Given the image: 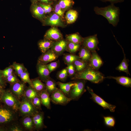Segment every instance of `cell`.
<instances>
[{
	"instance_id": "25",
	"label": "cell",
	"mask_w": 131,
	"mask_h": 131,
	"mask_svg": "<svg viewBox=\"0 0 131 131\" xmlns=\"http://www.w3.org/2000/svg\"><path fill=\"white\" fill-rule=\"evenodd\" d=\"M32 87L37 91L41 92L46 89L45 84L39 78H36L31 81Z\"/></svg>"
},
{
	"instance_id": "19",
	"label": "cell",
	"mask_w": 131,
	"mask_h": 131,
	"mask_svg": "<svg viewBox=\"0 0 131 131\" xmlns=\"http://www.w3.org/2000/svg\"><path fill=\"white\" fill-rule=\"evenodd\" d=\"M78 16V13L76 10L70 9L66 12L65 19L66 23L70 24L74 23L77 20Z\"/></svg>"
},
{
	"instance_id": "37",
	"label": "cell",
	"mask_w": 131,
	"mask_h": 131,
	"mask_svg": "<svg viewBox=\"0 0 131 131\" xmlns=\"http://www.w3.org/2000/svg\"><path fill=\"white\" fill-rule=\"evenodd\" d=\"M26 97L30 99H33L36 97L38 96L37 92L32 88H28L25 92Z\"/></svg>"
},
{
	"instance_id": "34",
	"label": "cell",
	"mask_w": 131,
	"mask_h": 131,
	"mask_svg": "<svg viewBox=\"0 0 131 131\" xmlns=\"http://www.w3.org/2000/svg\"><path fill=\"white\" fill-rule=\"evenodd\" d=\"M19 76L24 82L27 83L32 87L31 80L29 78V73L27 70L21 74Z\"/></svg>"
},
{
	"instance_id": "6",
	"label": "cell",
	"mask_w": 131,
	"mask_h": 131,
	"mask_svg": "<svg viewBox=\"0 0 131 131\" xmlns=\"http://www.w3.org/2000/svg\"><path fill=\"white\" fill-rule=\"evenodd\" d=\"M44 25L64 27L65 25L63 19L55 13H52L45 18L42 21Z\"/></svg>"
},
{
	"instance_id": "52",
	"label": "cell",
	"mask_w": 131,
	"mask_h": 131,
	"mask_svg": "<svg viewBox=\"0 0 131 131\" xmlns=\"http://www.w3.org/2000/svg\"><path fill=\"white\" fill-rule=\"evenodd\" d=\"M53 1H57L58 0H52Z\"/></svg>"
},
{
	"instance_id": "22",
	"label": "cell",
	"mask_w": 131,
	"mask_h": 131,
	"mask_svg": "<svg viewBox=\"0 0 131 131\" xmlns=\"http://www.w3.org/2000/svg\"><path fill=\"white\" fill-rule=\"evenodd\" d=\"M45 82L46 90L50 95L58 89L57 87V82L50 78Z\"/></svg>"
},
{
	"instance_id": "9",
	"label": "cell",
	"mask_w": 131,
	"mask_h": 131,
	"mask_svg": "<svg viewBox=\"0 0 131 131\" xmlns=\"http://www.w3.org/2000/svg\"><path fill=\"white\" fill-rule=\"evenodd\" d=\"M58 57L57 55L51 49H49L40 57L38 63L46 65L49 62L54 61Z\"/></svg>"
},
{
	"instance_id": "42",
	"label": "cell",
	"mask_w": 131,
	"mask_h": 131,
	"mask_svg": "<svg viewBox=\"0 0 131 131\" xmlns=\"http://www.w3.org/2000/svg\"><path fill=\"white\" fill-rule=\"evenodd\" d=\"M6 78L8 82L10 83H14L18 82L17 79L14 73Z\"/></svg>"
},
{
	"instance_id": "29",
	"label": "cell",
	"mask_w": 131,
	"mask_h": 131,
	"mask_svg": "<svg viewBox=\"0 0 131 131\" xmlns=\"http://www.w3.org/2000/svg\"><path fill=\"white\" fill-rule=\"evenodd\" d=\"M123 50L124 54V57L122 62L116 68V70L120 71H122L126 73L127 74L130 75L129 73L128 64L124 53L123 48Z\"/></svg>"
},
{
	"instance_id": "43",
	"label": "cell",
	"mask_w": 131,
	"mask_h": 131,
	"mask_svg": "<svg viewBox=\"0 0 131 131\" xmlns=\"http://www.w3.org/2000/svg\"><path fill=\"white\" fill-rule=\"evenodd\" d=\"M68 65L67 68L69 75L70 76L74 75L75 74V68L74 65L72 64Z\"/></svg>"
},
{
	"instance_id": "4",
	"label": "cell",
	"mask_w": 131,
	"mask_h": 131,
	"mask_svg": "<svg viewBox=\"0 0 131 131\" xmlns=\"http://www.w3.org/2000/svg\"><path fill=\"white\" fill-rule=\"evenodd\" d=\"M87 89L91 94V98L95 102L102 106L104 109H108L112 112H114L116 106L109 104L99 96L95 93L93 90L90 87L87 86Z\"/></svg>"
},
{
	"instance_id": "39",
	"label": "cell",
	"mask_w": 131,
	"mask_h": 131,
	"mask_svg": "<svg viewBox=\"0 0 131 131\" xmlns=\"http://www.w3.org/2000/svg\"><path fill=\"white\" fill-rule=\"evenodd\" d=\"M23 123L25 127L28 129L32 128L34 124L33 119L29 117H26L24 119Z\"/></svg>"
},
{
	"instance_id": "41",
	"label": "cell",
	"mask_w": 131,
	"mask_h": 131,
	"mask_svg": "<svg viewBox=\"0 0 131 131\" xmlns=\"http://www.w3.org/2000/svg\"><path fill=\"white\" fill-rule=\"evenodd\" d=\"M58 64L57 62H52L46 65L50 73L57 68Z\"/></svg>"
},
{
	"instance_id": "14",
	"label": "cell",
	"mask_w": 131,
	"mask_h": 131,
	"mask_svg": "<svg viewBox=\"0 0 131 131\" xmlns=\"http://www.w3.org/2000/svg\"><path fill=\"white\" fill-rule=\"evenodd\" d=\"M13 117V113L11 110L5 108H0V123L8 122L12 119Z\"/></svg>"
},
{
	"instance_id": "10",
	"label": "cell",
	"mask_w": 131,
	"mask_h": 131,
	"mask_svg": "<svg viewBox=\"0 0 131 131\" xmlns=\"http://www.w3.org/2000/svg\"><path fill=\"white\" fill-rule=\"evenodd\" d=\"M62 35L59 30L55 26H53L49 29L44 36L45 39H47L56 41L62 39Z\"/></svg>"
},
{
	"instance_id": "8",
	"label": "cell",
	"mask_w": 131,
	"mask_h": 131,
	"mask_svg": "<svg viewBox=\"0 0 131 131\" xmlns=\"http://www.w3.org/2000/svg\"><path fill=\"white\" fill-rule=\"evenodd\" d=\"M33 16L36 18L42 21L45 18V14L38 2H33L31 7Z\"/></svg>"
},
{
	"instance_id": "24",
	"label": "cell",
	"mask_w": 131,
	"mask_h": 131,
	"mask_svg": "<svg viewBox=\"0 0 131 131\" xmlns=\"http://www.w3.org/2000/svg\"><path fill=\"white\" fill-rule=\"evenodd\" d=\"M25 88V85L23 83L17 82L14 83L12 87L13 92L18 97L22 95Z\"/></svg>"
},
{
	"instance_id": "3",
	"label": "cell",
	"mask_w": 131,
	"mask_h": 131,
	"mask_svg": "<svg viewBox=\"0 0 131 131\" xmlns=\"http://www.w3.org/2000/svg\"><path fill=\"white\" fill-rule=\"evenodd\" d=\"M78 80L71 87L68 96L72 100H78L86 91L85 89V80Z\"/></svg>"
},
{
	"instance_id": "33",
	"label": "cell",
	"mask_w": 131,
	"mask_h": 131,
	"mask_svg": "<svg viewBox=\"0 0 131 131\" xmlns=\"http://www.w3.org/2000/svg\"><path fill=\"white\" fill-rule=\"evenodd\" d=\"M80 45L81 44L75 43L68 41L67 50L71 53H75L79 49Z\"/></svg>"
},
{
	"instance_id": "49",
	"label": "cell",
	"mask_w": 131,
	"mask_h": 131,
	"mask_svg": "<svg viewBox=\"0 0 131 131\" xmlns=\"http://www.w3.org/2000/svg\"><path fill=\"white\" fill-rule=\"evenodd\" d=\"M11 130V131H21V130L20 128L17 127H14L12 128Z\"/></svg>"
},
{
	"instance_id": "26",
	"label": "cell",
	"mask_w": 131,
	"mask_h": 131,
	"mask_svg": "<svg viewBox=\"0 0 131 131\" xmlns=\"http://www.w3.org/2000/svg\"><path fill=\"white\" fill-rule=\"evenodd\" d=\"M79 55L82 60L85 62L89 61L91 56L90 51L83 46L81 48Z\"/></svg>"
},
{
	"instance_id": "31",
	"label": "cell",
	"mask_w": 131,
	"mask_h": 131,
	"mask_svg": "<svg viewBox=\"0 0 131 131\" xmlns=\"http://www.w3.org/2000/svg\"><path fill=\"white\" fill-rule=\"evenodd\" d=\"M12 66L15 73L19 76L21 74L27 70L23 64L14 62Z\"/></svg>"
},
{
	"instance_id": "11",
	"label": "cell",
	"mask_w": 131,
	"mask_h": 131,
	"mask_svg": "<svg viewBox=\"0 0 131 131\" xmlns=\"http://www.w3.org/2000/svg\"><path fill=\"white\" fill-rule=\"evenodd\" d=\"M68 41L62 39L55 41L51 49L58 56L67 50Z\"/></svg>"
},
{
	"instance_id": "5",
	"label": "cell",
	"mask_w": 131,
	"mask_h": 131,
	"mask_svg": "<svg viewBox=\"0 0 131 131\" xmlns=\"http://www.w3.org/2000/svg\"><path fill=\"white\" fill-rule=\"evenodd\" d=\"M50 98L53 103L61 105H66L72 100L58 89L51 95Z\"/></svg>"
},
{
	"instance_id": "17",
	"label": "cell",
	"mask_w": 131,
	"mask_h": 131,
	"mask_svg": "<svg viewBox=\"0 0 131 131\" xmlns=\"http://www.w3.org/2000/svg\"><path fill=\"white\" fill-rule=\"evenodd\" d=\"M55 41L53 40L44 39L40 41L38 45L39 48L43 53L51 48Z\"/></svg>"
},
{
	"instance_id": "21",
	"label": "cell",
	"mask_w": 131,
	"mask_h": 131,
	"mask_svg": "<svg viewBox=\"0 0 131 131\" xmlns=\"http://www.w3.org/2000/svg\"><path fill=\"white\" fill-rule=\"evenodd\" d=\"M43 114L41 113H36L33 118V122L36 128L41 129L43 126Z\"/></svg>"
},
{
	"instance_id": "47",
	"label": "cell",
	"mask_w": 131,
	"mask_h": 131,
	"mask_svg": "<svg viewBox=\"0 0 131 131\" xmlns=\"http://www.w3.org/2000/svg\"><path fill=\"white\" fill-rule=\"evenodd\" d=\"M39 1L41 3L51 5L53 3L54 1L52 0H39Z\"/></svg>"
},
{
	"instance_id": "18",
	"label": "cell",
	"mask_w": 131,
	"mask_h": 131,
	"mask_svg": "<svg viewBox=\"0 0 131 131\" xmlns=\"http://www.w3.org/2000/svg\"><path fill=\"white\" fill-rule=\"evenodd\" d=\"M41 93L40 98L41 103L47 108L50 109L51 100L49 94L46 89L42 91Z\"/></svg>"
},
{
	"instance_id": "38",
	"label": "cell",
	"mask_w": 131,
	"mask_h": 131,
	"mask_svg": "<svg viewBox=\"0 0 131 131\" xmlns=\"http://www.w3.org/2000/svg\"><path fill=\"white\" fill-rule=\"evenodd\" d=\"M54 13L58 15L62 19L64 18V12L62 10L57 2L55 4L54 8Z\"/></svg>"
},
{
	"instance_id": "28",
	"label": "cell",
	"mask_w": 131,
	"mask_h": 131,
	"mask_svg": "<svg viewBox=\"0 0 131 131\" xmlns=\"http://www.w3.org/2000/svg\"><path fill=\"white\" fill-rule=\"evenodd\" d=\"M67 40L70 42L76 44L82 43L83 38L78 33L69 34L66 36Z\"/></svg>"
},
{
	"instance_id": "1",
	"label": "cell",
	"mask_w": 131,
	"mask_h": 131,
	"mask_svg": "<svg viewBox=\"0 0 131 131\" xmlns=\"http://www.w3.org/2000/svg\"><path fill=\"white\" fill-rule=\"evenodd\" d=\"M94 10L96 14L104 17L113 26L117 25L119 21L120 10L119 8L115 6L114 4L111 3L104 7H95Z\"/></svg>"
},
{
	"instance_id": "32",
	"label": "cell",
	"mask_w": 131,
	"mask_h": 131,
	"mask_svg": "<svg viewBox=\"0 0 131 131\" xmlns=\"http://www.w3.org/2000/svg\"><path fill=\"white\" fill-rule=\"evenodd\" d=\"M79 56L72 54H67L64 57L65 63L68 65L72 64L75 60L80 59Z\"/></svg>"
},
{
	"instance_id": "23",
	"label": "cell",
	"mask_w": 131,
	"mask_h": 131,
	"mask_svg": "<svg viewBox=\"0 0 131 131\" xmlns=\"http://www.w3.org/2000/svg\"><path fill=\"white\" fill-rule=\"evenodd\" d=\"M20 109L22 113L25 114L32 113L35 111V108L33 106L27 101L24 102L22 104Z\"/></svg>"
},
{
	"instance_id": "36",
	"label": "cell",
	"mask_w": 131,
	"mask_h": 131,
	"mask_svg": "<svg viewBox=\"0 0 131 131\" xmlns=\"http://www.w3.org/2000/svg\"><path fill=\"white\" fill-rule=\"evenodd\" d=\"M104 122L105 124L110 127H113L115 124V121L114 118L111 116H104Z\"/></svg>"
},
{
	"instance_id": "35",
	"label": "cell",
	"mask_w": 131,
	"mask_h": 131,
	"mask_svg": "<svg viewBox=\"0 0 131 131\" xmlns=\"http://www.w3.org/2000/svg\"><path fill=\"white\" fill-rule=\"evenodd\" d=\"M14 69L12 65L10 66L4 70H1L3 77L6 78L14 73Z\"/></svg>"
},
{
	"instance_id": "40",
	"label": "cell",
	"mask_w": 131,
	"mask_h": 131,
	"mask_svg": "<svg viewBox=\"0 0 131 131\" xmlns=\"http://www.w3.org/2000/svg\"><path fill=\"white\" fill-rule=\"evenodd\" d=\"M68 74L67 68L64 69L58 73L57 75L58 78L61 81H64L67 78Z\"/></svg>"
},
{
	"instance_id": "20",
	"label": "cell",
	"mask_w": 131,
	"mask_h": 131,
	"mask_svg": "<svg viewBox=\"0 0 131 131\" xmlns=\"http://www.w3.org/2000/svg\"><path fill=\"white\" fill-rule=\"evenodd\" d=\"M75 83V82L66 83H63L60 82H57L59 89L67 96H68L71 87L74 85Z\"/></svg>"
},
{
	"instance_id": "2",
	"label": "cell",
	"mask_w": 131,
	"mask_h": 131,
	"mask_svg": "<svg viewBox=\"0 0 131 131\" xmlns=\"http://www.w3.org/2000/svg\"><path fill=\"white\" fill-rule=\"evenodd\" d=\"M104 78L105 77L100 72L91 67H89L77 72L72 79L88 80L92 82L98 83L103 81Z\"/></svg>"
},
{
	"instance_id": "13",
	"label": "cell",
	"mask_w": 131,
	"mask_h": 131,
	"mask_svg": "<svg viewBox=\"0 0 131 131\" xmlns=\"http://www.w3.org/2000/svg\"><path fill=\"white\" fill-rule=\"evenodd\" d=\"M92 52L91 57L89 60L90 65L92 68L97 70L102 65L103 61L95 51Z\"/></svg>"
},
{
	"instance_id": "27",
	"label": "cell",
	"mask_w": 131,
	"mask_h": 131,
	"mask_svg": "<svg viewBox=\"0 0 131 131\" xmlns=\"http://www.w3.org/2000/svg\"><path fill=\"white\" fill-rule=\"evenodd\" d=\"M58 3L64 12L70 9L74 3L73 0H58Z\"/></svg>"
},
{
	"instance_id": "12",
	"label": "cell",
	"mask_w": 131,
	"mask_h": 131,
	"mask_svg": "<svg viewBox=\"0 0 131 131\" xmlns=\"http://www.w3.org/2000/svg\"><path fill=\"white\" fill-rule=\"evenodd\" d=\"M3 101L8 106L17 110L18 106L17 102L13 95L9 92L5 93L2 97Z\"/></svg>"
},
{
	"instance_id": "30",
	"label": "cell",
	"mask_w": 131,
	"mask_h": 131,
	"mask_svg": "<svg viewBox=\"0 0 131 131\" xmlns=\"http://www.w3.org/2000/svg\"><path fill=\"white\" fill-rule=\"evenodd\" d=\"M73 63L75 68L77 72L81 71L87 67L86 62L80 59L75 61Z\"/></svg>"
},
{
	"instance_id": "50",
	"label": "cell",
	"mask_w": 131,
	"mask_h": 131,
	"mask_svg": "<svg viewBox=\"0 0 131 131\" xmlns=\"http://www.w3.org/2000/svg\"><path fill=\"white\" fill-rule=\"evenodd\" d=\"M33 2L37 1L38 2V1H39V0H32Z\"/></svg>"
},
{
	"instance_id": "48",
	"label": "cell",
	"mask_w": 131,
	"mask_h": 131,
	"mask_svg": "<svg viewBox=\"0 0 131 131\" xmlns=\"http://www.w3.org/2000/svg\"><path fill=\"white\" fill-rule=\"evenodd\" d=\"M2 76L1 70H0V86H2L4 84V81Z\"/></svg>"
},
{
	"instance_id": "15",
	"label": "cell",
	"mask_w": 131,
	"mask_h": 131,
	"mask_svg": "<svg viewBox=\"0 0 131 131\" xmlns=\"http://www.w3.org/2000/svg\"><path fill=\"white\" fill-rule=\"evenodd\" d=\"M37 71L41 78L45 81L50 78V73L46 65L38 63Z\"/></svg>"
},
{
	"instance_id": "51",
	"label": "cell",
	"mask_w": 131,
	"mask_h": 131,
	"mask_svg": "<svg viewBox=\"0 0 131 131\" xmlns=\"http://www.w3.org/2000/svg\"><path fill=\"white\" fill-rule=\"evenodd\" d=\"M1 89L0 88V93H1Z\"/></svg>"
},
{
	"instance_id": "16",
	"label": "cell",
	"mask_w": 131,
	"mask_h": 131,
	"mask_svg": "<svg viewBox=\"0 0 131 131\" xmlns=\"http://www.w3.org/2000/svg\"><path fill=\"white\" fill-rule=\"evenodd\" d=\"M105 78L115 79L118 84L126 87H131V78L128 77L123 76L118 77L109 76L105 77Z\"/></svg>"
},
{
	"instance_id": "44",
	"label": "cell",
	"mask_w": 131,
	"mask_h": 131,
	"mask_svg": "<svg viewBox=\"0 0 131 131\" xmlns=\"http://www.w3.org/2000/svg\"><path fill=\"white\" fill-rule=\"evenodd\" d=\"M33 100V104L37 107L40 108L41 103L40 98H39L38 96L34 98Z\"/></svg>"
},
{
	"instance_id": "45",
	"label": "cell",
	"mask_w": 131,
	"mask_h": 131,
	"mask_svg": "<svg viewBox=\"0 0 131 131\" xmlns=\"http://www.w3.org/2000/svg\"><path fill=\"white\" fill-rule=\"evenodd\" d=\"M41 3L47 11L48 13H50L51 12L53 8L51 4Z\"/></svg>"
},
{
	"instance_id": "46",
	"label": "cell",
	"mask_w": 131,
	"mask_h": 131,
	"mask_svg": "<svg viewBox=\"0 0 131 131\" xmlns=\"http://www.w3.org/2000/svg\"><path fill=\"white\" fill-rule=\"evenodd\" d=\"M103 2H109L111 3L114 4L122 2L124 1V0H99Z\"/></svg>"
},
{
	"instance_id": "7",
	"label": "cell",
	"mask_w": 131,
	"mask_h": 131,
	"mask_svg": "<svg viewBox=\"0 0 131 131\" xmlns=\"http://www.w3.org/2000/svg\"><path fill=\"white\" fill-rule=\"evenodd\" d=\"M98 43L97 35L96 34L83 38L82 43L83 46L93 52L95 51Z\"/></svg>"
}]
</instances>
